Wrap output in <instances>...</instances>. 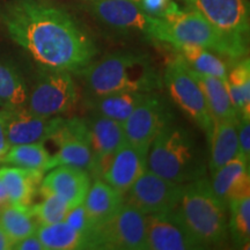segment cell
Instances as JSON below:
<instances>
[{"instance_id": "cell-1", "label": "cell", "mask_w": 250, "mask_h": 250, "mask_svg": "<svg viewBox=\"0 0 250 250\" xmlns=\"http://www.w3.org/2000/svg\"><path fill=\"white\" fill-rule=\"evenodd\" d=\"M8 35L43 67L78 72L98 49L64 9L41 0H17L1 13Z\"/></svg>"}, {"instance_id": "cell-2", "label": "cell", "mask_w": 250, "mask_h": 250, "mask_svg": "<svg viewBox=\"0 0 250 250\" xmlns=\"http://www.w3.org/2000/svg\"><path fill=\"white\" fill-rule=\"evenodd\" d=\"M92 96L116 92L152 93L162 77L151 59L138 52H115L78 71Z\"/></svg>"}, {"instance_id": "cell-3", "label": "cell", "mask_w": 250, "mask_h": 250, "mask_svg": "<svg viewBox=\"0 0 250 250\" xmlns=\"http://www.w3.org/2000/svg\"><path fill=\"white\" fill-rule=\"evenodd\" d=\"M175 213L187 232L203 247L218 246L227 235V205L212 190L204 177L183 184Z\"/></svg>"}, {"instance_id": "cell-4", "label": "cell", "mask_w": 250, "mask_h": 250, "mask_svg": "<svg viewBox=\"0 0 250 250\" xmlns=\"http://www.w3.org/2000/svg\"><path fill=\"white\" fill-rule=\"evenodd\" d=\"M156 41L175 46L192 44L214 52L232 62L248 54V36L229 34L208 22L197 9L182 11L162 19Z\"/></svg>"}, {"instance_id": "cell-5", "label": "cell", "mask_w": 250, "mask_h": 250, "mask_svg": "<svg viewBox=\"0 0 250 250\" xmlns=\"http://www.w3.org/2000/svg\"><path fill=\"white\" fill-rule=\"evenodd\" d=\"M147 154V168L174 183L186 184L204 177L205 166L192 134L169 122L156 134Z\"/></svg>"}, {"instance_id": "cell-6", "label": "cell", "mask_w": 250, "mask_h": 250, "mask_svg": "<svg viewBox=\"0 0 250 250\" xmlns=\"http://www.w3.org/2000/svg\"><path fill=\"white\" fill-rule=\"evenodd\" d=\"M76 83L70 71L62 68L41 67L27 108L43 117H56L67 112L77 102Z\"/></svg>"}, {"instance_id": "cell-7", "label": "cell", "mask_w": 250, "mask_h": 250, "mask_svg": "<svg viewBox=\"0 0 250 250\" xmlns=\"http://www.w3.org/2000/svg\"><path fill=\"white\" fill-rule=\"evenodd\" d=\"M164 83L173 101L210 136L213 120L206 104L204 94L181 55L168 62L164 74Z\"/></svg>"}, {"instance_id": "cell-8", "label": "cell", "mask_w": 250, "mask_h": 250, "mask_svg": "<svg viewBox=\"0 0 250 250\" xmlns=\"http://www.w3.org/2000/svg\"><path fill=\"white\" fill-rule=\"evenodd\" d=\"M57 145V152L51 156L50 170L62 165H71L88 171L98 177V167L90 146L87 121L80 118H64L59 129L50 138Z\"/></svg>"}, {"instance_id": "cell-9", "label": "cell", "mask_w": 250, "mask_h": 250, "mask_svg": "<svg viewBox=\"0 0 250 250\" xmlns=\"http://www.w3.org/2000/svg\"><path fill=\"white\" fill-rule=\"evenodd\" d=\"M146 214L125 204L115 215L99 226L94 249L146 250Z\"/></svg>"}, {"instance_id": "cell-10", "label": "cell", "mask_w": 250, "mask_h": 250, "mask_svg": "<svg viewBox=\"0 0 250 250\" xmlns=\"http://www.w3.org/2000/svg\"><path fill=\"white\" fill-rule=\"evenodd\" d=\"M169 122H171L169 104L161 96L147 93L145 99L123 122L126 143L148 151L156 134Z\"/></svg>"}, {"instance_id": "cell-11", "label": "cell", "mask_w": 250, "mask_h": 250, "mask_svg": "<svg viewBox=\"0 0 250 250\" xmlns=\"http://www.w3.org/2000/svg\"><path fill=\"white\" fill-rule=\"evenodd\" d=\"M182 188L183 184L166 180L147 168L125 192L124 201L144 214L169 211L179 202Z\"/></svg>"}, {"instance_id": "cell-12", "label": "cell", "mask_w": 250, "mask_h": 250, "mask_svg": "<svg viewBox=\"0 0 250 250\" xmlns=\"http://www.w3.org/2000/svg\"><path fill=\"white\" fill-rule=\"evenodd\" d=\"M92 13L108 26L120 30H136L156 40L162 19L143 11L131 0H89Z\"/></svg>"}, {"instance_id": "cell-13", "label": "cell", "mask_w": 250, "mask_h": 250, "mask_svg": "<svg viewBox=\"0 0 250 250\" xmlns=\"http://www.w3.org/2000/svg\"><path fill=\"white\" fill-rule=\"evenodd\" d=\"M6 125V134L11 146L22 144L43 143L50 140L59 129L64 118L43 117L34 114L26 105L2 107Z\"/></svg>"}, {"instance_id": "cell-14", "label": "cell", "mask_w": 250, "mask_h": 250, "mask_svg": "<svg viewBox=\"0 0 250 250\" xmlns=\"http://www.w3.org/2000/svg\"><path fill=\"white\" fill-rule=\"evenodd\" d=\"M146 249L189 250L201 248L187 232L174 208L146 214Z\"/></svg>"}, {"instance_id": "cell-15", "label": "cell", "mask_w": 250, "mask_h": 250, "mask_svg": "<svg viewBox=\"0 0 250 250\" xmlns=\"http://www.w3.org/2000/svg\"><path fill=\"white\" fill-rule=\"evenodd\" d=\"M87 125L90 146L98 167L96 179H101L112 156L126 143L123 123L95 112L93 117L87 121Z\"/></svg>"}, {"instance_id": "cell-16", "label": "cell", "mask_w": 250, "mask_h": 250, "mask_svg": "<svg viewBox=\"0 0 250 250\" xmlns=\"http://www.w3.org/2000/svg\"><path fill=\"white\" fill-rule=\"evenodd\" d=\"M195 8L220 30L248 36V0H195Z\"/></svg>"}, {"instance_id": "cell-17", "label": "cell", "mask_w": 250, "mask_h": 250, "mask_svg": "<svg viewBox=\"0 0 250 250\" xmlns=\"http://www.w3.org/2000/svg\"><path fill=\"white\" fill-rule=\"evenodd\" d=\"M147 149L125 143L112 156L101 179L124 193L147 169Z\"/></svg>"}, {"instance_id": "cell-18", "label": "cell", "mask_w": 250, "mask_h": 250, "mask_svg": "<svg viewBox=\"0 0 250 250\" xmlns=\"http://www.w3.org/2000/svg\"><path fill=\"white\" fill-rule=\"evenodd\" d=\"M90 184L88 171L76 166L62 165L52 168L41 186L57 193L72 208L83 204Z\"/></svg>"}, {"instance_id": "cell-19", "label": "cell", "mask_w": 250, "mask_h": 250, "mask_svg": "<svg viewBox=\"0 0 250 250\" xmlns=\"http://www.w3.org/2000/svg\"><path fill=\"white\" fill-rule=\"evenodd\" d=\"M212 190L221 202L228 203L250 195L249 160L239 154L212 175Z\"/></svg>"}, {"instance_id": "cell-20", "label": "cell", "mask_w": 250, "mask_h": 250, "mask_svg": "<svg viewBox=\"0 0 250 250\" xmlns=\"http://www.w3.org/2000/svg\"><path fill=\"white\" fill-rule=\"evenodd\" d=\"M42 171L22 167L0 168V184L4 189L8 203L30 206L31 201L43 180Z\"/></svg>"}, {"instance_id": "cell-21", "label": "cell", "mask_w": 250, "mask_h": 250, "mask_svg": "<svg viewBox=\"0 0 250 250\" xmlns=\"http://www.w3.org/2000/svg\"><path fill=\"white\" fill-rule=\"evenodd\" d=\"M124 203V193L102 179H95L83 204L98 226H101L117 213Z\"/></svg>"}, {"instance_id": "cell-22", "label": "cell", "mask_w": 250, "mask_h": 250, "mask_svg": "<svg viewBox=\"0 0 250 250\" xmlns=\"http://www.w3.org/2000/svg\"><path fill=\"white\" fill-rule=\"evenodd\" d=\"M237 121L239 118L213 122V127L208 136L211 143L208 170L211 175L239 155Z\"/></svg>"}, {"instance_id": "cell-23", "label": "cell", "mask_w": 250, "mask_h": 250, "mask_svg": "<svg viewBox=\"0 0 250 250\" xmlns=\"http://www.w3.org/2000/svg\"><path fill=\"white\" fill-rule=\"evenodd\" d=\"M190 72L204 94L206 104L213 122L237 120V115L230 102L225 81L217 77L199 73L192 68H190Z\"/></svg>"}, {"instance_id": "cell-24", "label": "cell", "mask_w": 250, "mask_h": 250, "mask_svg": "<svg viewBox=\"0 0 250 250\" xmlns=\"http://www.w3.org/2000/svg\"><path fill=\"white\" fill-rule=\"evenodd\" d=\"M146 95L147 93L126 90L104 95H94L88 99V105L96 114L123 123Z\"/></svg>"}, {"instance_id": "cell-25", "label": "cell", "mask_w": 250, "mask_h": 250, "mask_svg": "<svg viewBox=\"0 0 250 250\" xmlns=\"http://www.w3.org/2000/svg\"><path fill=\"white\" fill-rule=\"evenodd\" d=\"M225 85L237 118H250V62L242 58L228 68Z\"/></svg>"}, {"instance_id": "cell-26", "label": "cell", "mask_w": 250, "mask_h": 250, "mask_svg": "<svg viewBox=\"0 0 250 250\" xmlns=\"http://www.w3.org/2000/svg\"><path fill=\"white\" fill-rule=\"evenodd\" d=\"M36 235L42 242L44 250H78L92 249L89 239L71 227L70 225L61 223L40 225Z\"/></svg>"}, {"instance_id": "cell-27", "label": "cell", "mask_w": 250, "mask_h": 250, "mask_svg": "<svg viewBox=\"0 0 250 250\" xmlns=\"http://www.w3.org/2000/svg\"><path fill=\"white\" fill-rule=\"evenodd\" d=\"M175 49L193 71L217 77L223 81L226 80L229 67L224 57L198 45L180 44L175 46Z\"/></svg>"}, {"instance_id": "cell-28", "label": "cell", "mask_w": 250, "mask_h": 250, "mask_svg": "<svg viewBox=\"0 0 250 250\" xmlns=\"http://www.w3.org/2000/svg\"><path fill=\"white\" fill-rule=\"evenodd\" d=\"M39 226V223L31 214L30 206L7 203L0 208V227L5 230L13 243L36 233Z\"/></svg>"}, {"instance_id": "cell-29", "label": "cell", "mask_w": 250, "mask_h": 250, "mask_svg": "<svg viewBox=\"0 0 250 250\" xmlns=\"http://www.w3.org/2000/svg\"><path fill=\"white\" fill-rule=\"evenodd\" d=\"M2 162L45 173L50 170L51 155L43 143L22 144L11 146Z\"/></svg>"}, {"instance_id": "cell-30", "label": "cell", "mask_w": 250, "mask_h": 250, "mask_svg": "<svg viewBox=\"0 0 250 250\" xmlns=\"http://www.w3.org/2000/svg\"><path fill=\"white\" fill-rule=\"evenodd\" d=\"M0 101L4 107H23L28 101V89L17 68L0 61Z\"/></svg>"}, {"instance_id": "cell-31", "label": "cell", "mask_w": 250, "mask_h": 250, "mask_svg": "<svg viewBox=\"0 0 250 250\" xmlns=\"http://www.w3.org/2000/svg\"><path fill=\"white\" fill-rule=\"evenodd\" d=\"M40 193L43 197V201L39 204L30 205L31 214L39 225H50L64 221L71 208L67 203L57 193L42 186L40 188Z\"/></svg>"}, {"instance_id": "cell-32", "label": "cell", "mask_w": 250, "mask_h": 250, "mask_svg": "<svg viewBox=\"0 0 250 250\" xmlns=\"http://www.w3.org/2000/svg\"><path fill=\"white\" fill-rule=\"evenodd\" d=\"M229 208L230 235L236 247L248 246L250 240V198L235 199L228 203Z\"/></svg>"}, {"instance_id": "cell-33", "label": "cell", "mask_w": 250, "mask_h": 250, "mask_svg": "<svg viewBox=\"0 0 250 250\" xmlns=\"http://www.w3.org/2000/svg\"><path fill=\"white\" fill-rule=\"evenodd\" d=\"M64 221L70 225L71 227L76 228L77 230H79L80 233H83V235L88 237L90 245H92V249H94V236H95L99 226L88 214V212L86 211L83 204L70 208Z\"/></svg>"}, {"instance_id": "cell-34", "label": "cell", "mask_w": 250, "mask_h": 250, "mask_svg": "<svg viewBox=\"0 0 250 250\" xmlns=\"http://www.w3.org/2000/svg\"><path fill=\"white\" fill-rule=\"evenodd\" d=\"M139 5L145 13L159 19H166L180 11L173 0H140Z\"/></svg>"}, {"instance_id": "cell-35", "label": "cell", "mask_w": 250, "mask_h": 250, "mask_svg": "<svg viewBox=\"0 0 250 250\" xmlns=\"http://www.w3.org/2000/svg\"><path fill=\"white\" fill-rule=\"evenodd\" d=\"M250 118H239L237 121V140H239V154L250 158Z\"/></svg>"}, {"instance_id": "cell-36", "label": "cell", "mask_w": 250, "mask_h": 250, "mask_svg": "<svg viewBox=\"0 0 250 250\" xmlns=\"http://www.w3.org/2000/svg\"><path fill=\"white\" fill-rule=\"evenodd\" d=\"M12 249L15 250H44L42 242L40 241L39 236L36 235V233L30 234L23 239L19 240L12 246Z\"/></svg>"}, {"instance_id": "cell-37", "label": "cell", "mask_w": 250, "mask_h": 250, "mask_svg": "<svg viewBox=\"0 0 250 250\" xmlns=\"http://www.w3.org/2000/svg\"><path fill=\"white\" fill-rule=\"evenodd\" d=\"M9 145L7 134H6V125H5V117H4V111L2 108L0 109V162L4 160L6 153L8 152Z\"/></svg>"}, {"instance_id": "cell-38", "label": "cell", "mask_w": 250, "mask_h": 250, "mask_svg": "<svg viewBox=\"0 0 250 250\" xmlns=\"http://www.w3.org/2000/svg\"><path fill=\"white\" fill-rule=\"evenodd\" d=\"M12 246H13V242L11 241L5 230L0 227V250L12 249Z\"/></svg>"}, {"instance_id": "cell-39", "label": "cell", "mask_w": 250, "mask_h": 250, "mask_svg": "<svg viewBox=\"0 0 250 250\" xmlns=\"http://www.w3.org/2000/svg\"><path fill=\"white\" fill-rule=\"evenodd\" d=\"M7 203H8V201H7V198H6L5 191H4V189H2L1 184H0V208H1V206H4L5 204H7Z\"/></svg>"}, {"instance_id": "cell-40", "label": "cell", "mask_w": 250, "mask_h": 250, "mask_svg": "<svg viewBox=\"0 0 250 250\" xmlns=\"http://www.w3.org/2000/svg\"><path fill=\"white\" fill-rule=\"evenodd\" d=\"M183 1L186 2V4L191 6V7H195V0H183Z\"/></svg>"}, {"instance_id": "cell-41", "label": "cell", "mask_w": 250, "mask_h": 250, "mask_svg": "<svg viewBox=\"0 0 250 250\" xmlns=\"http://www.w3.org/2000/svg\"><path fill=\"white\" fill-rule=\"evenodd\" d=\"M131 1H134V2H137V4H139L140 0H131Z\"/></svg>"}, {"instance_id": "cell-42", "label": "cell", "mask_w": 250, "mask_h": 250, "mask_svg": "<svg viewBox=\"0 0 250 250\" xmlns=\"http://www.w3.org/2000/svg\"><path fill=\"white\" fill-rule=\"evenodd\" d=\"M2 107H4V104H2V102L0 101V108H2Z\"/></svg>"}]
</instances>
